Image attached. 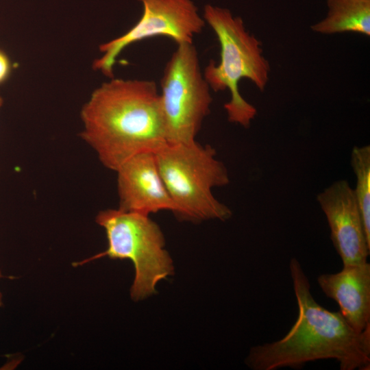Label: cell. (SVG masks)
Instances as JSON below:
<instances>
[{
	"instance_id": "2",
	"label": "cell",
	"mask_w": 370,
	"mask_h": 370,
	"mask_svg": "<svg viewBox=\"0 0 370 370\" xmlns=\"http://www.w3.org/2000/svg\"><path fill=\"white\" fill-rule=\"evenodd\" d=\"M289 270L298 305L297 321L281 339L251 347L245 361L248 367L299 369L308 362L335 359L341 370H369L370 325L358 332L340 311L319 305L297 259L291 260Z\"/></svg>"
},
{
	"instance_id": "3",
	"label": "cell",
	"mask_w": 370,
	"mask_h": 370,
	"mask_svg": "<svg viewBox=\"0 0 370 370\" xmlns=\"http://www.w3.org/2000/svg\"><path fill=\"white\" fill-rule=\"evenodd\" d=\"M203 18L220 44V60H210L204 77L214 92L227 89L230 99L224 108L227 120L248 128L257 114L256 108L241 95L238 82L246 78L262 92L268 83L270 65L262 55L260 41L249 31L243 19L227 8L206 5Z\"/></svg>"
},
{
	"instance_id": "15",
	"label": "cell",
	"mask_w": 370,
	"mask_h": 370,
	"mask_svg": "<svg viewBox=\"0 0 370 370\" xmlns=\"http://www.w3.org/2000/svg\"><path fill=\"white\" fill-rule=\"evenodd\" d=\"M3 103V98L0 96V108H1Z\"/></svg>"
},
{
	"instance_id": "13",
	"label": "cell",
	"mask_w": 370,
	"mask_h": 370,
	"mask_svg": "<svg viewBox=\"0 0 370 370\" xmlns=\"http://www.w3.org/2000/svg\"><path fill=\"white\" fill-rule=\"evenodd\" d=\"M11 71V63L6 53L0 49V84L9 77Z\"/></svg>"
},
{
	"instance_id": "4",
	"label": "cell",
	"mask_w": 370,
	"mask_h": 370,
	"mask_svg": "<svg viewBox=\"0 0 370 370\" xmlns=\"http://www.w3.org/2000/svg\"><path fill=\"white\" fill-rule=\"evenodd\" d=\"M163 182L177 208L180 220L199 222L225 221L232 212L212 194V188L230 183L225 164L216 149L197 140L166 143L155 153Z\"/></svg>"
},
{
	"instance_id": "12",
	"label": "cell",
	"mask_w": 370,
	"mask_h": 370,
	"mask_svg": "<svg viewBox=\"0 0 370 370\" xmlns=\"http://www.w3.org/2000/svg\"><path fill=\"white\" fill-rule=\"evenodd\" d=\"M351 166L356 176L354 189L367 241L370 243V146H355L351 152Z\"/></svg>"
},
{
	"instance_id": "10",
	"label": "cell",
	"mask_w": 370,
	"mask_h": 370,
	"mask_svg": "<svg viewBox=\"0 0 370 370\" xmlns=\"http://www.w3.org/2000/svg\"><path fill=\"white\" fill-rule=\"evenodd\" d=\"M323 293L338 305L340 312L356 332L370 325V264L343 265L336 273L317 278Z\"/></svg>"
},
{
	"instance_id": "14",
	"label": "cell",
	"mask_w": 370,
	"mask_h": 370,
	"mask_svg": "<svg viewBox=\"0 0 370 370\" xmlns=\"http://www.w3.org/2000/svg\"><path fill=\"white\" fill-rule=\"evenodd\" d=\"M2 277H3V275H2V273H1V272L0 271V278H2ZM2 304H3V303H2V294L0 292V306H1Z\"/></svg>"
},
{
	"instance_id": "6",
	"label": "cell",
	"mask_w": 370,
	"mask_h": 370,
	"mask_svg": "<svg viewBox=\"0 0 370 370\" xmlns=\"http://www.w3.org/2000/svg\"><path fill=\"white\" fill-rule=\"evenodd\" d=\"M212 102L195 46L177 45L160 81V103L167 143L195 141Z\"/></svg>"
},
{
	"instance_id": "9",
	"label": "cell",
	"mask_w": 370,
	"mask_h": 370,
	"mask_svg": "<svg viewBox=\"0 0 370 370\" xmlns=\"http://www.w3.org/2000/svg\"><path fill=\"white\" fill-rule=\"evenodd\" d=\"M119 209L145 215L177 208L160 174L155 153H138L116 171Z\"/></svg>"
},
{
	"instance_id": "11",
	"label": "cell",
	"mask_w": 370,
	"mask_h": 370,
	"mask_svg": "<svg viewBox=\"0 0 370 370\" xmlns=\"http://www.w3.org/2000/svg\"><path fill=\"white\" fill-rule=\"evenodd\" d=\"M328 13L311 26L321 34L354 32L370 36V0H326Z\"/></svg>"
},
{
	"instance_id": "8",
	"label": "cell",
	"mask_w": 370,
	"mask_h": 370,
	"mask_svg": "<svg viewBox=\"0 0 370 370\" xmlns=\"http://www.w3.org/2000/svg\"><path fill=\"white\" fill-rule=\"evenodd\" d=\"M317 199L326 217L332 242L343 265L367 262L370 243L354 188L347 180H337L320 192Z\"/></svg>"
},
{
	"instance_id": "7",
	"label": "cell",
	"mask_w": 370,
	"mask_h": 370,
	"mask_svg": "<svg viewBox=\"0 0 370 370\" xmlns=\"http://www.w3.org/2000/svg\"><path fill=\"white\" fill-rule=\"evenodd\" d=\"M143 6L139 21L127 32L101 44L102 56L93 62V69L113 77L116 58L129 45L144 39L165 36L177 45L193 43L206 25L191 0H138Z\"/></svg>"
},
{
	"instance_id": "5",
	"label": "cell",
	"mask_w": 370,
	"mask_h": 370,
	"mask_svg": "<svg viewBox=\"0 0 370 370\" xmlns=\"http://www.w3.org/2000/svg\"><path fill=\"white\" fill-rule=\"evenodd\" d=\"M95 221L106 232L108 248L74 265H82L106 256L112 259H129L135 269L131 297L138 301L155 293L158 282L173 271L159 225L149 215L119 208L99 212Z\"/></svg>"
},
{
	"instance_id": "1",
	"label": "cell",
	"mask_w": 370,
	"mask_h": 370,
	"mask_svg": "<svg viewBox=\"0 0 370 370\" xmlns=\"http://www.w3.org/2000/svg\"><path fill=\"white\" fill-rule=\"evenodd\" d=\"M80 116V137L114 171L131 157L156 153L167 143L153 80L112 77L92 92Z\"/></svg>"
}]
</instances>
